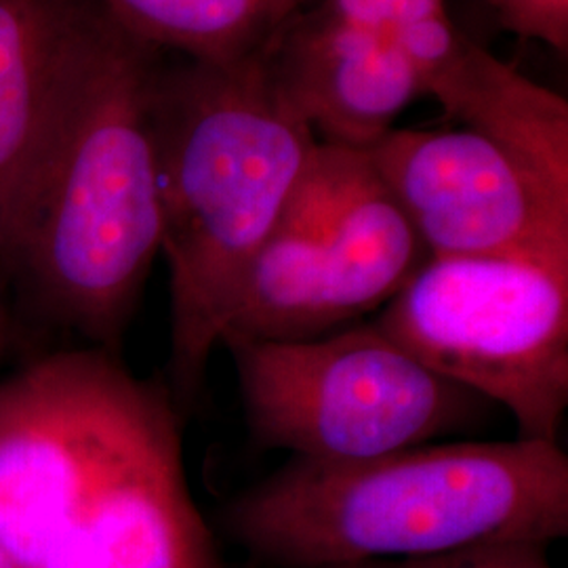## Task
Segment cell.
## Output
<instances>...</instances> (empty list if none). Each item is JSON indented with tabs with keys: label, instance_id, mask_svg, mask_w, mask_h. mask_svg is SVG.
<instances>
[{
	"label": "cell",
	"instance_id": "5b68a950",
	"mask_svg": "<svg viewBox=\"0 0 568 568\" xmlns=\"http://www.w3.org/2000/svg\"><path fill=\"white\" fill-rule=\"evenodd\" d=\"M253 443L358 462L424 447L480 422L487 403L417 361L373 321L305 342L225 337Z\"/></svg>",
	"mask_w": 568,
	"mask_h": 568
},
{
	"label": "cell",
	"instance_id": "8992f818",
	"mask_svg": "<svg viewBox=\"0 0 568 568\" xmlns=\"http://www.w3.org/2000/svg\"><path fill=\"white\" fill-rule=\"evenodd\" d=\"M427 260L368 152L321 142L246 276L222 342H305L363 323Z\"/></svg>",
	"mask_w": 568,
	"mask_h": 568
},
{
	"label": "cell",
	"instance_id": "8fae6325",
	"mask_svg": "<svg viewBox=\"0 0 568 568\" xmlns=\"http://www.w3.org/2000/svg\"><path fill=\"white\" fill-rule=\"evenodd\" d=\"M424 93L568 199V102L562 95L471 39L424 84Z\"/></svg>",
	"mask_w": 568,
	"mask_h": 568
},
{
	"label": "cell",
	"instance_id": "277c9868",
	"mask_svg": "<svg viewBox=\"0 0 568 568\" xmlns=\"http://www.w3.org/2000/svg\"><path fill=\"white\" fill-rule=\"evenodd\" d=\"M169 270V377L180 408L206 368L246 276L283 220L321 140L255 60L164 63L154 95Z\"/></svg>",
	"mask_w": 568,
	"mask_h": 568
},
{
	"label": "cell",
	"instance_id": "6da1fadb",
	"mask_svg": "<svg viewBox=\"0 0 568 568\" xmlns=\"http://www.w3.org/2000/svg\"><path fill=\"white\" fill-rule=\"evenodd\" d=\"M0 546L18 568H224L171 389L91 345L0 377Z\"/></svg>",
	"mask_w": 568,
	"mask_h": 568
},
{
	"label": "cell",
	"instance_id": "30bf717a",
	"mask_svg": "<svg viewBox=\"0 0 568 568\" xmlns=\"http://www.w3.org/2000/svg\"><path fill=\"white\" fill-rule=\"evenodd\" d=\"M77 0H0V278L41 161Z\"/></svg>",
	"mask_w": 568,
	"mask_h": 568
},
{
	"label": "cell",
	"instance_id": "7a4b0ae2",
	"mask_svg": "<svg viewBox=\"0 0 568 568\" xmlns=\"http://www.w3.org/2000/svg\"><path fill=\"white\" fill-rule=\"evenodd\" d=\"M161 55L95 0H77L7 262V281L20 283L42 314L114 354L161 255Z\"/></svg>",
	"mask_w": 568,
	"mask_h": 568
},
{
	"label": "cell",
	"instance_id": "ba28073f",
	"mask_svg": "<svg viewBox=\"0 0 568 568\" xmlns=\"http://www.w3.org/2000/svg\"><path fill=\"white\" fill-rule=\"evenodd\" d=\"M429 257L568 272V199L471 129H392L366 150Z\"/></svg>",
	"mask_w": 568,
	"mask_h": 568
},
{
	"label": "cell",
	"instance_id": "ac0fdd59",
	"mask_svg": "<svg viewBox=\"0 0 568 568\" xmlns=\"http://www.w3.org/2000/svg\"><path fill=\"white\" fill-rule=\"evenodd\" d=\"M339 568H363V567H358V565H352V567H339Z\"/></svg>",
	"mask_w": 568,
	"mask_h": 568
},
{
	"label": "cell",
	"instance_id": "52a82bcc",
	"mask_svg": "<svg viewBox=\"0 0 568 568\" xmlns=\"http://www.w3.org/2000/svg\"><path fill=\"white\" fill-rule=\"evenodd\" d=\"M373 323L417 361L506 408L518 438L560 443L568 410V272L429 257Z\"/></svg>",
	"mask_w": 568,
	"mask_h": 568
},
{
	"label": "cell",
	"instance_id": "2e32d148",
	"mask_svg": "<svg viewBox=\"0 0 568 568\" xmlns=\"http://www.w3.org/2000/svg\"><path fill=\"white\" fill-rule=\"evenodd\" d=\"M4 281L0 278V361H2V356H4V352H7V347H9V342H11V321H9V310H7V305H4V297H2V286H4Z\"/></svg>",
	"mask_w": 568,
	"mask_h": 568
},
{
	"label": "cell",
	"instance_id": "e0dca14e",
	"mask_svg": "<svg viewBox=\"0 0 568 568\" xmlns=\"http://www.w3.org/2000/svg\"><path fill=\"white\" fill-rule=\"evenodd\" d=\"M0 568H18L11 560H0Z\"/></svg>",
	"mask_w": 568,
	"mask_h": 568
},
{
	"label": "cell",
	"instance_id": "5bb4252c",
	"mask_svg": "<svg viewBox=\"0 0 568 568\" xmlns=\"http://www.w3.org/2000/svg\"><path fill=\"white\" fill-rule=\"evenodd\" d=\"M509 34L548 44L558 55L568 53V0H487Z\"/></svg>",
	"mask_w": 568,
	"mask_h": 568
},
{
	"label": "cell",
	"instance_id": "3957f363",
	"mask_svg": "<svg viewBox=\"0 0 568 568\" xmlns=\"http://www.w3.org/2000/svg\"><path fill=\"white\" fill-rule=\"evenodd\" d=\"M255 560L339 568L568 532L560 443L424 445L358 462L291 457L225 511Z\"/></svg>",
	"mask_w": 568,
	"mask_h": 568
},
{
	"label": "cell",
	"instance_id": "9a60e30c",
	"mask_svg": "<svg viewBox=\"0 0 568 568\" xmlns=\"http://www.w3.org/2000/svg\"><path fill=\"white\" fill-rule=\"evenodd\" d=\"M546 548L541 544L508 541L487 544L474 548L455 549L426 558L392 560V562H366L363 568H551Z\"/></svg>",
	"mask_w": 568,
	"mask_h": 568
},
{
	"label": "cell",
	"instance_id": "4fadbf2b",
	"mask_svg": "<svg viewBox=\"0 0 568 568\" xmlns=\"http://www.w3.org/2000/svg\"><path fill=\"white\" fill-rule=\"evenodd\" d=\"M316 7L335 20L387 41L417 21L447 13L445 0H321Z\"/></svg>",
	"mask_w": 568,
	"mask_h": 568
},
{
	"label": "cell",
	"instance_id": "7c38bea8",
	"mask_svg": "<svg viewBox=\"0 0 568 568\" xmlns=\"http://www.w3.org/2000/svg\"><path fill=\"white\" fill-rule=\"evenodd\" d=\"M133 39L196 63L255 60L321 0H95Z\"/></svg>",
	"mask_w": 568,
	"mask_h": 568
},
{
	"label": "cell",
	"instance_id": "9c48e42d",
	"mask_svg": "<svg viewBox=\"0 0 568 568\" xmlns=\"http://www.w3.org/2000/svg\"><path fill=\"white\" fill-rule=\"evenodd\" d=\"M284 105L323 143L371 150L422 84L396 42L312 7L291 21L262 55Z\"/></svg>",
	"mask_w": 568,
	"mask_h": 568
}]
</instances>
